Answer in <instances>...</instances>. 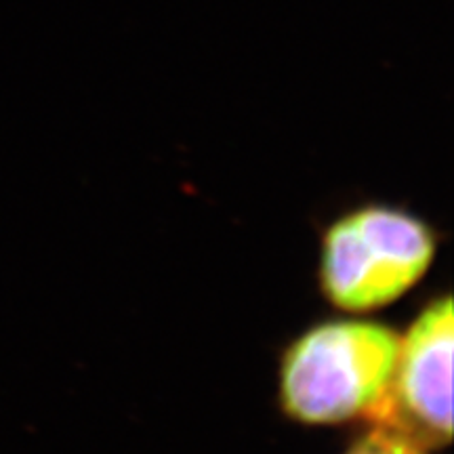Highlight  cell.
<instances>
[{"label": "cell", "instance_id": "cell-4", "mask_svg": "<svg viewBox=\"0 0 454 454\" xmlns=\"http://www.w3.org/2000/svg\"><path fill=\"white\" fill-rule=\"evenodd\" d=\"M345 454H427V450L394 429L372 425L371 431L356 440Z\"/></svg>", "mask_w": 454, "mask_h": 454}, {"label": "cell", "instance_id": "cell-1", "mask_svg": "<svg viewBox=\"0 0 454 454\" xmlns=\"http://www.w3.org/2000/svg\"><path fill=\"white\" fill-rule=\"evenodd\" d=\"M400 334L368 320L311 326L284 351L278 397L286 417L305 425L368 419L394 374Z\"/></svg>", "mask_w": 454, "mask_h": 454}, {"label": "cell", "instance_id": "cell-2", "mask_svg": "<svg viewBox=\"0 0 454 454\" xmlns=\"http://www.w3.org/2000/svg\"><path fill=\"white\" fill-rule=\"evenodd\" d=\"M434 254L435 238L425 221L391 207L357 208L322 238V294L351 314L385 308L421 280Z\"/></svg>", "mask_w": 454, "mask_h": 454}, {"label": "cell", "instance_id": "cell-3", "mask_svg": "<svg viewBox=\"0 0 454 454\" xmlns=\"http://www.w3.org/2000/svg\"><path fill=\"white\" fill-rule=\"evenodd\" d=\"M452 299H434L400 339L391 381L366 421L425 450L452 440Z\"/></svg>", "mask_w": 454, "mask_h": 454}]
</instances>
